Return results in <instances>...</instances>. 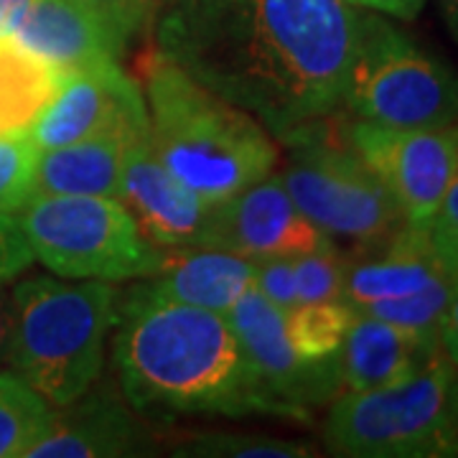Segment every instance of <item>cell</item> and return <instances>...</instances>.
<instances>
[{"instance_id": "1", "label": "cell", "mask_w": 458, "mask_h": 458, "mask_svg": "<svg viewBox=\"0 0 458 458\" xmlns=\"http://www.w3.org/2000/svg\"><path fill=\"white\" fill-rule=\"evenodd\" d=\"M360 21L346 0H179L156 49L283 140L344 102Z\"/></svg>"}, {"instance_id": "2", "label": "cell", "mask_w": 458, "mask_h": 458, "mask_svg": "<svg viewBox=\"0 0 458 458\" xmlns=\"http://www.w3.org/2000/svg\"><path fill=\"white\" fill-rule=\"evenodd\" d=\"M114 324V372L135 412H278L227 313L165 301L140 283L117 301Z\"/></svg>"}, {"instance_id": "3", "label": "cell", "mask_w": 458, "mask_h": 458, "mask_svg": "<svg viewBox=\"0 0 458 458\" xmlns=\"http://www.w3.org/2000/svg\"><path fill=\"white\" fill-rule=\"evenodd\" d=\"M143 82L150 143L186 189L219 204L270 176L278 148L255 114L214 95L158 49L143 62Z\"/></svg>"}, {"instance_id": "4", "label": "cell", "mask_w": 458, "mask_h": 458, "mask_svg": "<svg viewBox=\"0 0 458 458\" xmlns=\"http://www.w3.org/2000/svg\"><path fill=\"white\" fill-rule=\"evenodd\" d=\"M5 360L54 408H66L102 375L117 291L105 280L64 283L36 276L13 288Z\"/></svg>"}, {"instance_id": "5", "label": "cell", "mask_w": 458, "mask_h": 458, "mask_svg": "<svg viewBox=\"0 0 458 458\" xmlns=\"http://www.w3.org/2000/svg\"><path fill=\"white\" fill-rule=\"evenodd\" d=\"M291 148L280 176L295 207L327 234L360 250H379L405 225L397 201L352 143H339L316 120L283 138Z\"/></svg>"}, {"instance_id": "6", "label": "cell", "mask_w": 458, "mask_h": 458, "mask_svg": "<svg viewBox=\"0 0 458 458\" xmlns=\"http://www.w3.org/2000/svg\"><path fill=\"white\" fill-rule=\"evenodd\" d=\"M16 219L33 260L59 278L105 283L148 278L164 252L117 199L31 197Z\"/></svg>"}, {"instance_id": "7", "label": "cell", "mask_w": 458, "mask_h": 458, "mask_svg": "<svg viewBox=\"0 0 458 458\" xmlns=\"http://www.w3.org/2000/svg\"><path fill=\"white\" fill-rule=\"evenodd\" d=\"M454 372L441 357L403 385L336 397L324 426L327 448L354 458L456 456L458 433L448 412Z\"/></svg>"}, {"instance_id": "8", "label": "cell", "mask_w": 458, "mask_h": 458, "mask_svg": "<svg viewBox=\"0 0 458 458\" xmlns=\"http://www.w3.org/2000/svg\"><path fill=\"white\" fill-rule=\"evenodd\" d=\"M344 102L385 128H445L458 123V72L385 18L361 13Z\"/></svg>"}, {"instance_id": "9", "label": "cell", "mask_w": 458, "mask_h": 458, "mask_svg": "<svg viewBox=\"0 0 458 458\" xmlns=\"http://www.w3.org/2000/svg\"><path fill=\"white\" fill-rule=\"evenodd\" d=\"M245 349L262 394L285 415L327 405L342 393V352L328 360H303L288 336V313L250 288L227 313Z\"/></svg>"}, {"instance_id": "10", "label": "cell", "mask_w": 458, "mask_h": 458, "mask_svg": "<svg viewBox=\"0 0 458 458\" xmlns=\"http://www.w3.org/2000/svg\"><path fill=\"white\" fill-rule=\"evenodd\" d=\"M349 143L397 201L405 225H428L458 176V123L445 128L349 125Z\"/></svg>"}, {"instance_id": "11", "label": "cell", "mask_w": 458, "mask_h": 458, "mask_svg": "<svg viewBox=\"0 0 458 458\" xmlns=\"http://www.w3.org/2000/svg\"><path fill=\"white\" fill-rule=\"evenodd\" d=\"M148 132V105L138 82L117 59H102L66 72L56 98L31 128L41 150L62 148L102 132Z\"/></svg>"}, {"instance_id": "12", "label": "cell", "mask_w": 458, "mask_h": 458, "mask_svg": "<svg viewBox=\"0 0 458 458\" xmlns=\"http://www.w3.org/2000/svg\"><path fill=\"white\" fill-rule=\"evenodd\" d=\"M334 245L306 219L280 176H265L214 204L194 247H216L252 260L301 255Z\"/></svg>"}, {"instance_id": "13", "label": "cell", "mask_w": 458, "mask_h": 458, "mask_svg": "<svg viewBox=\"0 0 458 458\" xmlns=\"http://www.w3.org/2000/svg\"><path fill=\"white\" fill-rule=\"evenodd\" d=\"M120 201L158 247L194 245L214 207L165 168L150 143V131L135 135L125 150Z\"/></svg>"}, {"instance_id": "14", "label": "cell", "mask_w": 458, "mask_h": 458, "mask_svg": "<svg viewBox=\"0 0 458 458\" xmlns=\"http://www.w3.org/2000/svg\"><path fill=\"white\" fill-rule=\"evenodd\" d=\"M5 31L59 72L117 59L128 47L82 0H29L5 21Z\"/></svg>"}, {"instance_id": "15", "label": "cell", "mask_w": 458, "mask_h": 458, "mask_svg": "<svg viewBox=\"0 0 458 458\" xmlns=\"http://www.w3.org/2000/svg\"><path fill=\"white\" fill-rule=\"evenodd\" d=\"M150 436L135 410L113 390L89 387L56 412L51 428L29 448V458H113L148 454Z\"/></svg>"}, {"instance_id": "16", "label": "cell", "mask_w": 458, "mask_h": 458, "mask_svg": "<svg viewBox=\"0 0 458 458\" xmlns=\"http://www.w3.org/2000/svg\"><path fill=\"white\" fill-rule=\"evenodd\" d=\"M438 339H426L382 318L357 313L342 346V379L352 393L408 382L441 360Z\"/></svg>"}, {"instance_id": "17", "label": "cell", "mask_w": 458, "mask_h": 458, "mask_svg": "<svg viewBox=\"0 0 458 458\" xmlns=\"http://www.w3.org/2000/svg\"><path fill=\"white\" fill-rule=\"evenodd\" d=\"M148 288L158 298L229 313L255 283V260L216 247H168Z\"/></svg>"}, {"instance_id": "18", "label": "cell", "mask_w": 458, "mask_h": 458, "mask_svg": "<svg viewBox=\"0 0 458 458\" xmlns=\"http://www.w3.org/2000/svg\"><path fill=\"white\" fill-rule=\"evenodd\" d=\"M445 278L458 280V273L443 262L426 225H403L387 245L379 247L377 258L346 267L344 301L352 309H361L375 301L418 293Z\"/></svg>"}, {"instance_id": "19", "label": "cell", "mask_w": 458, "mask_h": 458, "mask_svg": "<svg viewBox=\"0 0 458 458\" xmlns=\"http://www.w3.org/2000/svg\"><path fill=\"white\" fill-rule=\"evenodd\" d=\"M143 132L113 131L38 153L33 197H107L120 201L125 150Z\"/></svg>"}, {"instance_id": "20", "label": "cell", "mask_w": 458, "mask_h": 458, "mask_svg": "<svg viewBox=\"0 0 458 458\" xmlns=\"http://www.w3.org/2000/svg\"><path fill=\"white\" fill-rule=\"evenodd\" d=\"M64 72L0 31V138L26 135L56 98Z\"/></svg>"}, {"instance_id": "21", "label": "cell", "mask_w": 458, "mask_h": 458, "mask_svg": "<svg viewBox=\"0 0 458 458\" xmlns=\"http://www.w3.org/2000/svg\"><path fill=\"white\" fill-rule=\"evenodd\" d=\"M54 418V405L23 377L0 372V458L26 456Z\"/></svg>"}, {"instance_id": "22", "label": "cell", "mask_w": 458, "mask_h": 458, "mask_svg": "<svg viewBox=\"0 0 458 458\" xmlns=\"http://www.w3.org/2000/svg\"><path fill=\"white\" fill-rule=\"evenodd\" d=\"M357 311L346 301L301 303L288 313V336L303 360H328L339 354Z\"/></svg>"}, {"instance_id": "23", "label": "cell", "mask_w": 458, "mask_h": 458, "mask_svg": "<svg viewBox=\"0 0 458 458\" xmlns=\"http://www.w3.org/2000/svg\"><path fill=\"white\" fill-rule=\"evenodd\" d=\"M456 293L458 280L445 278L428 285L423 291H418V293L375 301V303L354 309V311L382 318V321H387L393 327L405 328L410 334H418V336H426V339H438V327H441L443 313L448 311V306H451Z\"/></svg>"}, {"instance_id": "24", "label": "cell", "mask_w": 458, "mask_h": 458, "mask_svg": "<svg viewBox=\"0 0 458 458\" xmlns=\"http://www.w3.org/2000/svg\"><path fill=\"white\" fill-rule=\"evenodd\" d=\"M311 454L309 443L240 433H204L176 448V456L204 458H303Z\"/></svg>"}, {"instance_id": "25", "label": "cell", "mask_w": 458, "mask_h": 458, "mask_svg": "<svg viewBox=\"0 0 458 458\" xmlns=\"http://www.w3.org/2000/svg\"><path fill=\"white\" fill-rule=\"evenodd\" d=\"M346 267H349V260L336 250V245L293 255L298 306L301 303L344 301Z\"/></svg>"}, {"instance_id": "26", "label": "cell", "mask_w": 458, "mask_h": 458, "mask_svg": "<svg viewBox=\"0 0 458 458\" xmlns=\"http://www.w3.org/2000/svg\"><path fill=\"white\" fill-rule=\"evenodd\" d=\"M41 148L23 135L0 138V212L16 214L33 197V176Z\"/></svg>"}, {"instance_id": "27", "label": "cell", "mask_w": 458, "mask_h": 458, "mask_svg": "<svg viewBox=\"0 0 458 458\" xmlns=\"http://www.w3.org/2000/svg\"><path fill=\"white\" fill-rule=\"evenodd\" d=\"M270 303H276L280 311L291 313L298 306V291H295L293 255H276L255 260V283Z\"/></svg>"}, {"instance_id": "28", "label": "cell", "mask_w": 458, "mask_h": 458, "mask_svg": "<svg viewBox=\"0 0 458 458\" xmlns=\"http://www.w3.org/2000/svg\"><path fill=\"white\" fill-rule=\"evenodd\" d=\"M430 242L436 245L443 262L458 273V176L448 186L438 212L426 225Z\"/></svg>"}, {"instance_id": "29", "label": "cell", "mask_w": 458, "mask_h": 458, "mask_svg": "<svg viewBox=\"0 0 458 458\" xmlns=\"http://www.w3.org/2000/svg\"><path fill=\"white\" fill-rule=\"evenodd\" d=\"M82 3L98 11L113 26V31L125 44H131L132 36L150 21L158 0H82Z\"/></svg>"}, {"instance_id": "30", "label": "cell", "mask_w": 458, "mask_h": 458, "mask_svg": "<svg viewBox=\"0 0 458 458\" xmlns=\"http://www.w3.org/2000/svg\"><path fill=\"white\" fill-rule=\"evenodd\" d=\"M33 262V252L16 214L0 212V283L21 276Z\"/></svg>"}, {"instance_id": "31", "label": "cell", "mask_w": 458, "mask_h": 458, "mask_svg": "<svg viewBox=\"0 0 458 458\" xmlns=\"http://www.w3.org/2000/svg\"><path fill=\"white\" fill-rule=\"evenodd\" d=\"M438 346L448 364L458 369V293L454 295L448 311L443 313L441 327H438Z\"/></svg>"}, {"instance_id": "32", "label": "cell", "mask_w": 458, "mask_h": 458, "mask_svg": "<svg viewBox=\"0 0 458 458\" xmlns=\"http://www.w3.org/2000/svg\"><path fill=\"white\" fill-rule=\"evenodd\" d=\"M346 3L364 5V8H372V11L387 13V16L403 18V21H412L426 5V0H346Z\"/></svg>"}, {"instance_id": "33", "label": "cell", "mask_w": 458, "mask_h": 458, "mask_svg": "<svg viewBox=\"0 0 458 458\" xmlns=\"http://www.w3.org/2000/svg\"><path fill=\"white\" fill-rule=\"evenodd\" d=\"M11 327H13V306H11V293L0 283V360H5L8 352V339H11Z\"/></svg>"}, {"instance_id": "34", "label": "cell", "mask_w": 458, "mask_h": 458, "mask_svg": "<svg viewBox=\"0 0 458 458\" xmlns=\"http://www.w3.org/2000/svg\"><path fill=\"white\" fill-rule=\"evenodd\" d=\"M448 412H451V423L458 433V369L454 372L451 385H448Z\"/></svg>"}, {"instance_id": "35", "label": "cell", "mask_w": 458, "mask_h": 458, "mask_svg": "<svg viewBox=\"0 0 458 458\" xmlns=\"http://www.w3.org/2000/svg\"><path fill=\"white\" fill-rule=\"evenodd\" d=\"M441 8L448 29H451V33L456 36L458 41V0H441Z\"/></svg>"}, {"instance_id": "36", "label": "cell", "mask_w": 458, "mask_h": 458, "mask_svg": "<svg viewBox=\"0 0 458 458\" xmlns=\"http://www.w3.org/2000/svg\"><path fill=\"white\" fill-rule=\"evenodd\" d=\"M29 0H0V21H3V31H5V21L18 13Z\"/></svg>"}, {"instance_id": "37", "label": "cell", "mask_w": 458, "mask_h": 458, "mask_svg": "<svg viewBox=\"0 0 458 458\" xmlns=\"http://www.w3.org/2000/svg\"><path fill=\"white\" fill-rule=\"evenodd\" d=\"M0 31H3V21H0Z\"/></svg>"}]
</instances>
